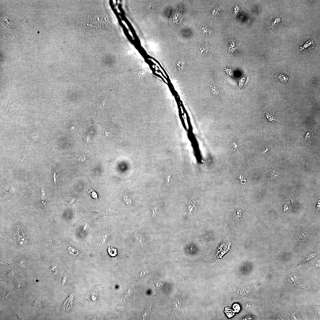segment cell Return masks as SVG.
I'll use <instances>...</instances> for the list:
<instances>
[{"mask_svg":"<svg viewBox=\"0 0 320 320\" xmlns=\"http://www.w3.org/2000/svg\"><path fill=\"white\" fill-rule=\"evenodd\" d=\"M108 251L109 254L111 256H115L116 254V250L112 247L108 249Z\"/></svg>","mask_w":320,"mask_h":320,"instance_id":"ba28073f","label":"cell"},{"mask_svg":"<svg viewBox=\"0 0 320 320\" xmlns=\"http://www.w3.org/2000/svg\"><path fill=\"white\" fill-rule=\"evenodd\" d=\"M184 64V61L183 60H180L177 63V67L181 68L183 67Z\"/></svg>","mask_w":320,"mask_h":320,"instance_id":"9c48e42d","label":"cell"},{"mask_svg":"<svg viewBox=\"0 0 320 320\" xmlns=\"http://www.w3.org/2000/svg\"><path fill=\"white\" fill-rule=\"evenodd\" d=\"M0 268V281L12 283L19 273L9 265L1 264Z\"/></svg>","mask_w":320,"mask_h":320,"instance_id":"5b68a950","label":"cell"},{"mask_svg":"<svg viewBox=\"0 0 320 320\" xmlns=\"http://www.w3.org/2000/svg\"><path fill=\"white\" fill-rule=\"evenodd\" d=\"M21 298L15 294L11 284L0 281V313L16 312L21 304Z\"/></svg>","mask_w":320,"mask_h":320,"instance_id":"6da1fadb","label":"cell"},{"mask_svg":"<svg viewBox=\"0 0 320 320\" xmlns=\"http://www.w3.org/2000/svg\"><path fill=\"white\" fill-rule=\"evenodd\" d=\"M209 50V47L207 45V43L205 45L201 46L200 47L199 52L200 54H202L203 52L208 51Z\"/></svg>","mask_w":320,"mask_h":320,"instance_id":"52a82bcc","label":"cell"},{"mask_svg":"<svg viewBox=\"0 0 320 320\" xmlns=\"http://www.w3.org/2000/svg\"><path fill=\"white\" fill-rule=\"evenodd\" d=\"M129 234L134 241L140 247L144 248L149 247V241L146 232L141 228L134 227L130 230Z\"/></svg>","mask_w":320,"mask_h":320,"instance_id":"277c9868","label":"cell"},{"mask_svg":"<svg viewBox=\"0 0 320 320\" xmlns=\"http://www.w3.org/2000/svg\"><path fill=\"white\" fill-rule=\"evenodd\" d=\"M11 284L15 294L24 299L33 290L36 286V283L34 280L27 277L21 273H19L17 277Z\"/></svg>","mask_w":320,"mask_h":320,"instance_id":"3957f363","label":"cell"},{"mask_svg":"<svg viewBox=\"0 0 320 320\" xmlns=\"http://www.w3.org/2000/svg\"><path fill=\"white\" fill-rule=\"evenodd\" d=\"M42 285L41 281L36 283L35 288L25 299L27 305L34 309L37 315L49 311L51 307L47 290Z\"/></svg>","mask_w":320,"mask_h":320,"instance_id":"7a4b0ae2","label":"cell"},{"mask_svg":"<svg viewBox=\"0 0 320 320\" xmlns=\"http://www.w3.org/2000/svg\"><path fill=\"white\" fill-rule=\"evenodd\" d=\"M73 297L71 295L64 302L61 308L63 312H66L70 310L72 305Z\"/></svg>","mask_w":320,"mask_h":320,"instance_id":"8992f818","label":"cell"}]
</instances>
